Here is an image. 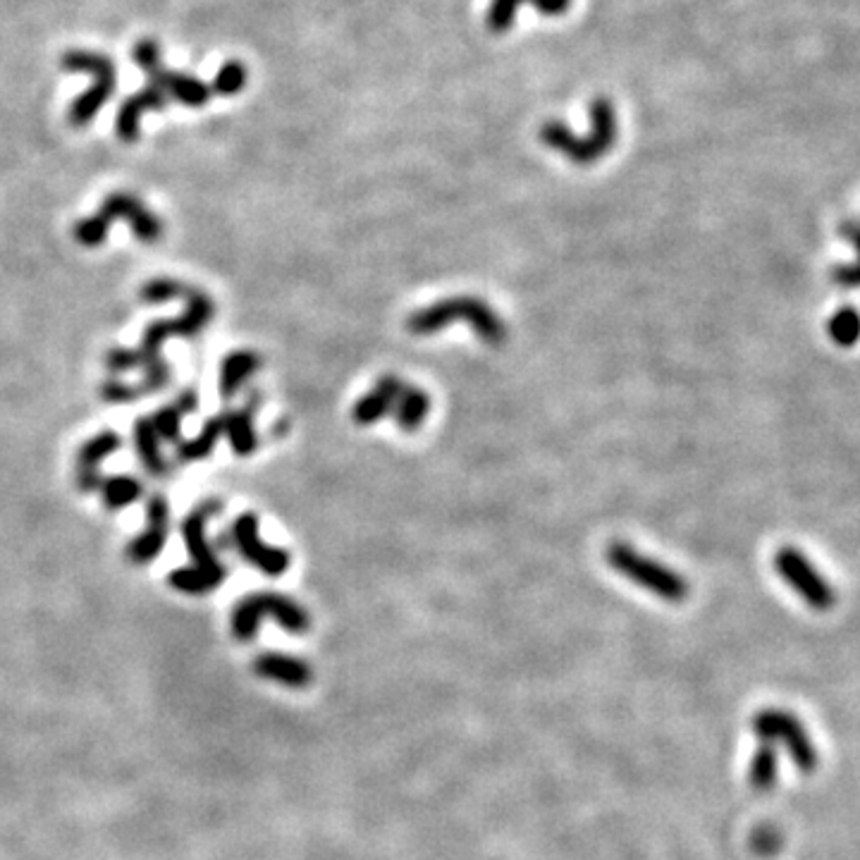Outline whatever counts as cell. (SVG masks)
<instances>
[{"label": "cell", "mask_w": 860, "mask_h": 860, "mask_svg": "<svg viewBox=\"0 0 860 860\" xmlns=\"http://www.w3.org/2000/svg\"><path fill=\"white\" fill-rule=\"evenodd\" d=\"M259 368H261V356L254 352H232L225 356L220 366V380H218V390L225 400H232Z\"/></svg>", "instance_id": "cell-20"}, {"label": "cell", "mask_w": 860, "mask_h": 860, "mask_svg": "<svg viewBox=\"0 0 860 860\" xmlns=\"http://www.w3.org/2000/svg\"><path fill=\"white\" fill-rule=\"evenodd\" d=\"M524 3L536 5L546 15H562V12L572 5V0H493L491 12H488V24L493 32H505L514 22V12Z\"/></svg>", "instance_id": "cell-22"}, {"label": "cell", "mask_w": 860, "mask_h": 860, "mask_svg": "<svg viewBox=\"0 0 860 860\" xmlns=\"http://www.w3.org/2000/svg\"><path fill=\"white\" fill-rule=\"evenodd\" d=\"M113 220H127L131 232L139 242L153 244L163 237V222L151 210L144 206L137 196L115 192L105 198L96 216L79 220L74 225V240L82 246H99L108 237Z\"/></svg>", "instance_id": "cell-4"}, {"label": "cell", "mask_w": 860, "mask_h": 860, "mask_svg": "<svg viewBox=\"0 0 860 860\" xmlns=\"http://www.w3.org/2000/svg\"><path fill=\"white\" fill-rule=\"evenodd\" d=\"M540 139L546 147L560 151L576 165L600 161L617 141V115L612 103L607 99H598L590 105L588 137H574L562 123H548L540 129Z\"/></svg>", "instance_id": "cell-5"}, {"label": "cell", "mask_w": 860, "mask_h": 860, "mask_svg": "<svg viewBox=\"0 0 860 860\" xmlns=\"http://www.w3.org/2000/svg\"><path fill=\"white\" fill-rule=\"evenodd\" d=\"M135 60L144 72L161 68V50H158V44L149 42V38H144V42H139L135 46Z\"/></svg>", "instance_id": "cell-31"}, {"label": "cell", "mask_w": 860, "mask_h": 860, "mask_svg": "<svg viewBox=\"0 0 860 860\" xmlns=\"http://www.w3.org/2000/svg\"><path fill=\"white\" fill-rule=\"evenodd\" d=\"M196 406H198V397H196V392H194V390H187V392H182L172 404H168V406H163V409H158V412H156L153 416H149L151 423H153V431H156L158 438H161L163 443L177 445V443L182 440V438H180L182 418L187 416V414H192V412H196Z\"/></svg>", "instance_id": "cell-19"}, {"label": "cell", "mask_w": 860, "mask_h": 860, "mask_svg": "<svg viewBox=\"0 0 860 860\" xmlns=\"http://www.w3.org/2000/svg\"><path fill=\"white\" fill-rule=\"evenodd\" d=\"M261 404V397L254 394L251 402L237 412H225V435L232 445V449L240 457H246L259 447V435L254 428V414Z\"/></svg>", "instance_id": "cell-18"}, {"label": "cell", "mask_w": 860, "mask_h": 860, "mask_svg": "<svg viewBox=\"0 0 860 860\" xmlns=\"http://www.w3.org/2000/svg\"><path fill=\"white\" fill-rule=\"evenodd\" d=\"M605 560L619 576L629 578L631 584L653 593L655 598L665 603H684L688 598V590H691L688 588V581L679 572L647 558V554L629 546L624 540L610 542L605 550Z\"/></svg>", "instance_id": "cell-6"}, {"label": "cell", "mask_w": 860, "mask_h": 860, "mask_svg": "<svg viewBox=\"0 0 860 860\" xmlns=\"http://www.w3.org/2000/svg\"><path fill=\"white\" fill-rule=\"evenodd\" d=\"M168 521H170L168 500L163 495H153L147 505V528H144V534L131 540L127 548L129 562L149 564L161 554L168 538Z\"/></svg>", "instance_id": "cell-12"}, {"label": "cell", "mask_w": 860, "mask_h": 860, "mask_svg": "<svg viewBox=\"0 0 860 860\" xmlns=\"http://www.w3.org/2000/svg\"><path fill=\"white\" fill-rule=\"evenodd\" d=\"M841 234L849 240L858 251V263H844V266L832 268V280L846 289L860 287V225L858 222H844Z\"/></svg>", "instance_id": "cell-27"}, {"label": "cell", "mask_w": 860, "mask_h": 860, "mask_svg": "<svg viewBox=\"0 0 860 860\" xmlns=\"http://www.w3.org/2000/svg\"><path fill=\"white\" fill-rule=\"evenodd\" d=\"M103 502L108 509H125L131 502H137L144 493L141 481L135 475H111V479L101 481Z\"/></svg>", "instance_id": "cell-26"}, {"label": "cell", "mask_w": 860, "mask_h": 860, "mask_svg": "<svg viewBox=\"0 0 860 860\" xmlns=\"http://www.w3.org/2000/svg\"><path fill=\"white\" fill-rule=\"evenodd\" d=\"M775 569L787 584L796 590L803 603H809L813 610L827 612L832 605L837 603L835 588L829 586V581L817 572L811 560L796 548H779L775 554Z\"/></svg>", "instance_id": "cell-10"}, {"label": "cell", "mask_w": 860, "mask_h": 860, "mask_svg": "<svg viewBox=\"0 0 860 860\" xmlns=\"http://www.w3.org/2000/svg\"><path fill=\"white\" fill-rule=\"evenodd\" d=\"M829 337L835 340L839 347H853L860 340V313L851 307L839 309L829 321Z\"/></svg>", "instance_id": "cell-28"}, {"label": "cell", "mask_w": 860, "mask_h": 860, "mask_svg": "<svg viewBox=\"0 0 860 860\" xmlns=\"http://www.w3.org/2000/svg\"><path fill=\"white\" fill-rule=\"evenodd\" d=\"M182 285L175 280H151L141 287L139 297L147 303H163L170 299H180Z\"/></svg>", "instance_id": "cell-30"}, {"label": "cell", "mask_w": 860, "mask_h": 860, "mask_svg": "<svg viewBox=\"0 0 860 860\" xmlns=\"http://www.w3.org/2000/svg\"><path fill=\"white\" fill-rule=\"evenodd\" d=\"M121 447H123L121 435L111 433V431L94 435V438L87 440L82 447H79V452H77V485H79V491L91 493V491H96V488H101L103 479H101L99 469L103 465V459L108 457V455H113V452H117V449H121Z\"/></svg>", "instance_id": "cell-14"}, {"label": "cell", "mask_w": 860, "mask_h": 860, "mask_svg": "<svg viewBox=\"0 0 860 860\" xmlns=\"http://www.w3.org/2000/svg\"><path fill=\"white\" fill-rule=\"evenodd\" d=\"M230 542L237 554H240V558L251 566H256L263 576H271V578L283 576L289 564H293L287 550L273 548L268 542L261 540L259 516L254 512H244L237 516L230 528Z\"/></svg>", "instance_id": "cell-11"}, {"label": "cell", "mask_w": 860, "mask_h": 860, "mask_svg": "<svg viewBox=\"0 0 860 860\" xmlns=\"http://www.w3.org/2000/svg\"><path fill=\"white\" fill-rule=\"evenodd\" d=\"M254 672L261 679L283 684L287 688H307L313 681V669L309 663L283 653H263L256 657Z\"/></svg>", "instance_id": "cell-15"}, {"label": "cell", "mask_w": 860, "mask_h": 860, "mask_svg": "<svg viewBox=\"0 0 860 860\" xmlns=\"http://www.w3.org/2000/svg\"><path fill=\"white\" fill-rule=\"evenodd\" d=\"M402 388H404L402 378L380 376L376 380V386L366 394H362L352 409L356 426H376L378 421H382V416L392 414L397 400H400Z\"/></svg>", "instance_id": "cell-13"}, {"label": "cell", "mask_w": 860, "mask_h": 860, "mask_svg": "<svg viewBox=\"0 0 860 860\" xmlns=\"http://www.w3.org/2000/svg\"><path fill=\"white\" fill-rule=\"evenodd\" d=\"M246 84V70L242 68V62H225L218 77L214 79V87L210 91L220 96H234L237 91H242Z\"/></svg>", "instance_id": "cell-29"}, {"label": "cell", "mask_w": 860, "mask_h": 860, "mask_svg": "<svg viewBox=\"0 0 860 860\" xmlns=\"http://www.w3.org/2000/svg\"><path fill=\"white\" fill-rule=\"evenodd\" d=\"M168 101H170V99H168L165 91H163L161 87H158V84H151V82H149L147 89L139 91V94H135V96H129V99L123 103L121 115H117V123H115L117 137H121L125 144L137 141V139H139V123H141V115L147 113V111H163Z\"/></svg>", "instance_id": "cell-16"}, {"label": "cell", "mask_w": 860, "mask_h": 860, "mask_svg": "<svg viewBox=\"0 0 860 860\" xmlns=\"http://www.w3.org/2000/svg\"><path fill=\"white\" fill-rule=\"evenodd\" d=\"M147 74H149V82L161 87L168 94V99H175V101H180L184 105H192V108H198V105L208 103L210 94H214V91H210V87H206L204 82H198L196 77L180 74V72H168V70H163V65H161V68L147 72Z\"/></svg>", "instance_id": "cell-17"}, {"label": "cell", "mask_w": 860, "mask_h": 860, "mask_svg": "<svg viewBox=\"0 0 860 860\" xmlns=\"http://www.w3.org/2000/svg\"><path fill=\"white\" fill-rule=\"evenodd\" d=\"M753 734L765 741V744L782 746L799 772L811 775L817 770V748L796 714L777 708H765L753 718Z\"/></svg>", "instance_id": "cell-8"}, {"label": "cell", "mask_w": 860, "mask_h": 860, "mask_svg": "<svg viewBox=\"0 0 860 860\" xmlns=\"http://www.w3.org/2000/svg\"><path fill=\"white\" fill-rule=\"evenodd\" d=\"M273 619L277 627L287 633L301 637L311 629V617L303 607L289 598V595L275 590H256L234 607L232 612V633L237 641H254L261 619Z\"/></svg>", "instance_id": "cell-7"}, {"label": "cell", "mask_w": 860, "mask_h": 860, "mask_svg": "<svg viewBox=\"0 0 860 860\" xmlns=\"http://www.w3.org/2000/svg\"><path fill=\"white\" fill-rule=\"evenodd\" d=\"M394 423L404 433H414L423 426V421L431 414V397L426 390H421L416 386H406L400 392V400L394 404Z\"/></svg>", "instance_id": "cell-21"}, {"label": "cell", "mask_w": 860, "mask_h": 860, "mask_svg": "<svg viewBox=\"0 0 860 860\" xmlns=\"http://www.w3.org/2000/svg\"><path fill=\"white\" fill-rule=\"evenodd\" d=\"M225 435V414L208 418L204 423L202 433L196 435L192 440H180L177 447V459L182 465H190V461H202L206 459L210 452H214L218 440Z\"/></svg>", "instance_id": "cell-23"}, {"label": "cell", "mask_w": 860, "mask_h": 860, "mask_svg": "<svg viewBox=\"0 0 860 860\" xmlns=\"http://www.w3.org/2000/svg\"><path fill=\"white\" fill-rule=\"evenodd\" d=\"M457 321L469 323V328L488 347H502L507 340L505 319H502L491 303L479 297H447L433 301L428 307L409 316L406 330L412 335H435Z\"/></svg>", "instance_id": "cell-2"}, {"label": "cell", "mask_w": 860, "mask_h": 860, "mask_svg": "<svg viewBox=\"0 0 860 860\" xmlns=\"http://www.w3.org/2000/svg\"><path fill=\"white\" fill-rule=\"evenodd\" d=\"M180 297L187 301V307H184V313L180 316V319L151 323L147 335H144V340H141L139 349L117 347V349L105 354V366H108L113 374H125V370H131V368L144 370V380L139 382V386H125V382H115V380L105 382V386L101 388V397L105 402L129 404L131 400H137V397H141V394L158 392L168 386L170 370L161 356L163 342L168 337H194V335L202 333L210 319H214V301H210L204 293L182 285Z\"/></svg>", "instance_id": "cell-1"}, {"label": "cell", "mask_w": 860, "mask_h": 860, "mask_svg": "<svg viewBox=\"0 0 860 860\" xmlns=\"http://www.w3.org/2000/svg\"><path fill=\"white\" fill-rule=\"evenodd\" d=\"M218 502H206V505L190 512V516L182 524L184 546H187L194 566L177 569V572L170 574L168 581L172 588L184 595H206L216 590L225 576H228V569L218 560V554L206 538V521L218 512Z\"/></svg>", "instance_id": "cell-3"}, {"label": "cell", "mask_w": 860, "mask_h": 860, "mask_svg": "<svg viewBox=\"0 0 860 860\" xmlns=\"http://www.w3.org/2000/svg\"><path fill=\"white\" fill-rule=\"evenodd\" d=\"M62 68L70 72H89L94 77V87H91L84 96H79L70 108V125L84 127L94 121L96 113L108 103L111 94L117 87L115 79V65L105 56H94V53H68L62 58Z\"/></svg>", "instance_id": "cell-9"}, {"label": "cell", "mask_w": 860, "mask_h": 860, "mask_svg": "<svg viewBox=\"0 0 860 860\" xmlns=\"http://www.w3.org/2000/svg\"><path fill=\"white\" fill-rule=\"evenodd\" d=\"M779 779V756L777 746L760 741L758 750L753 753L748 767V782L758 793H770Z\"/></svg>", "instance_id": "cell-25"}, {"label": "cell", "mask_w": 860, "mask_h": 860, "mask_svg": "<svg viewBox=\"0 0 860 860\" xmlns=\"http://www.w3.org/2000/svg\"><path fill=\"white\" fill-rule=\"evenodd\" d=\"M161 438H158L156 431H153V423L151 418H139L135 423V447H137V455L141 459L144 469H147L151 475H158V479H163V475L170 473L165 459L161 455Z\"/></svg>", "instance_id": "cell-24"}]
</instances>
